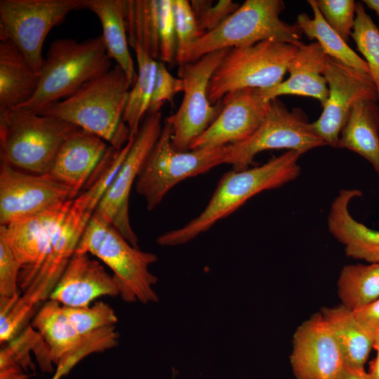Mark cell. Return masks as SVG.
<instances>
[{
  "label": "cell",
  "instance_id": "cell-1",
  "mask_svg": "<svg viewBox=\"0 0 379 379\" xmlns=\"http://www.w3.org/2000/svg\"><path fill=\"white\" fill-rule=\"evenodd\" d=\"M128 151L127 147L121 149L108 147L88 181L87 189L73 200L54 236L45 260L11 310L10 315L15 322L23 324L34 307L49 298Z\"/></svg>",
  "mask_w": 379,
  "mask_h": 379
},
{
  "label": "cell",
  "instance_id": "cell-2",
  "mask_svg": "<svg viewBox=\"0 0 379 379\" xmlns=\"http://www.w3.org/2000/svg\"><path fill=\"white\" fill-rule=\"evenodd\" d=\"M301 155L298 151L288 150L261 166L225 173L205 209L183 227L160 235L157 242L166 246L185 244L255 195L296 179L300 173L298 160Z\"/></svg>",
  "mask_w": 379,
  "mask_h": 379
},
{
  "label": "cell",
  "instance_id": "cell-3",
  "mask_svg": "<svg viewBox=\"0 0 379 379\" xmlns=\"http://www.w3.org/2000/svg\"><path fill=\"white\" fill-rule=\"evenodd\" d=\"M102 36L83 41L60 39L49 46L34 95L18 107L39 114L112 68Z\"/></svg>",
  "mask_w": 379,
  "mask_h": 379
},
{
  "label": "cell",
  "instance_id": "cell-4",
  "mask_svg": "<svg viewBox=\"0 0 379 379\" xmlns=\"http://www.w3.org/2000/svg\"><path fill=\"white\" fill-rule=\"evenodd\" d=\"M78 127L19 107L0 110V158L15 168L46 175L62 144Z\"/></svg>",
  "mask_w": 379,
  "mask_h": 379
},
{
  "label": "cell",
  "instance_id": "cell-5",
  "mask_svg": "<svg viewBox=\"0 0 379 379\" xmlns=\"http://www.w3.org/2000/svg\"><path fill=\"white\" fill-rule=\"evenodd\" d=\"M76 251L90 253L113 272L119 295L126 302H155L157 278L148 268L157 256L133 246L111 224L94 213Z\"/></svg>",
  "mask_w": 379,
  "mask_h": 379
},
{
  "label": "cell",
  "instance_id": "cell-6",
  "mask_svg": "<svg viewBox=\"0 0 379 379\" xmlns=\"http://www.w3.org/2000/svg\"><path fill=\"white\" fill-rule=\"evenodd\" d=\"M131 85L115 65L39 114L56 118L112 142L122 123Z\"/></svg>",
  "mask_w": 379,
  "mask_h": 379
},
{
  "label": "cell",
  "instance_id": "cell-7",
  "mask_svg": "<svg viewBox=\"0 0 379 379\" xmlns=\"http://www.w3.org/2000/svg\"><path fill=\"white\" fill-rule=\"evenodd\" d=\"M282 0H246L217 28L194 44L189 62L221 49L248 46L272 40L300 46L302 33L298 25L280 18Z\"/></svg>",
  "mask_w": 379,
  "mask_h": 379
},
{
  "label": "cell",
  "instance_id": "cell-8",
  "mask_svg": "<svg viewBox=\"0 0 379 379\" xmlns=\"http://www.w3.org/2000/svg\"><path fill=\"white\" fill-rule=\"evenodd\" d=\"M298 47L267 40L229 49L210 81L208 92L211 102L215 104L236 91L277 86L283 81Z\"/></svg>",
  "mask_w": 379,
  "mask_h": 379
},
{
  "label": "cell",
  "instance_id": "cell-9",
  "mask_svg": "<svg viewBox=\"0 0 379 379\" xmlns=\"http://www.w3.org/2000/svg\"><path fill=\"white\" fill-rule=\"evenodd\" d=\"M173 128L164 121L161 133L138 175L135 190L152 211L180 182L225 164V146L178 151L172 145Z\"/></svg>",
  "mask_w": 379,
  "mask_h": 379
},
{
  "label": "cell",
  "instance_id": "cell-10",
  "mask_svg": "<svg viewBox=\"0 0 379 379\" xmlns=\"http://www.w3.org/2000/svg\"><path fill=\"white\" fill-rule=\"evenodd\" d=\"M324 145L301 109H289L276 98L270 100L265 118L251 135L225 146V164H231L232 170L241 171L248 168L255 157L265 150L286 149L303 154Z\"/></svg>",
  "mask_w": 379,
  "mask_h": 379
},
{
  "label": "cell",
  "instance_id": "cell-11",
  "mask_svg": "<svg viewBox=\"0 0 379 379\" xmlns=\"http://www.w3.org/2000/svg\"><path fill=\"white\" fill-rule=\"evenodd\" d=\"M84 8V0H1L0 41L13 43L40 74L50 31L69 13Z\"/></svg>",
  "mask_w": 379,
  "mask_h": 379
},
{
  "label": "cell",
  "instance_id": "cell-12",
  "mask_svg": "<svg viewBox=\"0 0 379 379\" xmlns=\"http://www.w3.org/2000/svg\"><path fill=\"white\" fill-rule=\"evenodd\" d=\"M230 48L209 53L199 60L179 66L178 77L185 85L179 109L166 119L173 128L172 145L178 151H189L193 142L215 120L222 100L212 104L208 86L213 74Z\"/></svg>",
  "mask_w": 379,
  "mask_h": 379
},
{
  "label": "cell",
  "instance_id": "cell-13",
  "mask_svg": "<svg viewBox=\"0 0 379 379\" xmlns=\"http://www.w3.org/2000/svg\"><path fill=\"white\" fill-rule=\"evenodd\" d=\"M161 112L147 114L95 213L114 227L134 247L138 239L129 220L128 201L133 187L149 153L161 133Z\"/></svg>",
  "mask_w": 379,
  "mask_h": 379
},
{
  "label": "cell",
  "instance_id": "cell-14",
  "mask_svg": "<svg viewBox=\"0 0 379 379\" xmlns=\"http://www.w3.org/2000/svg\"><path fill=\"white\" fill-rule=\"evenodd\" d=\"M324 75L328 95L321 115L311 126L326 145L338 148L340 132L354 105L362 100H378L377 91L368 74L328 56Z\"/></svg>",
  "mask_w": 379,
  "mask_h": 379
},
{
  "label": "cell",
  "instance_id": "cell-15",
  "mask_svg": "<svg viewBox=\"0 0 379 379\" xmlns=\"http://www.w3.org/2000/svg\"><path fill=\"white\" fill-rule=\"evenodd\" d=\"M69 199H74L71 188L48 175L20 172L1 161V225L6 226Z\"/></svg>",
  "mask_w": 379,
  "mask_h": 379
},
{
  "label": "cell",
  "instance_id": "cell-16",
  "mask_svg": "<svg viewBox=\"0 0 379 379\" xmlns=\"http://www.w3.org/2000/svg\"><path fill=\"white\" fill-rule=\"evenodd\" d=\"M73 200L6 225L7 239L21 267L18 285L22 289L29 285L42 265Z\"/></svg>",
  "mask_w": 379,
  "mask_h": 379
},
{
  "label": "cell",
  "instance_id": "cell-17",
  "mask_svg": "<svg viewBox=\"0 0 379 379\" xmlns=\"http://www.w3.org/2000/svg\"><path fill=\"white\" fill-rule=\"evenodd\" d=\"M290 364L296 379H338L345 364L334 335L321 312L295 330Z\"/></svg>",
  "mask_w": 379,
  "mask_h": 379
},
{
  "label": "cell",
  "instance_id": "cell-18",
  "mask_svg": "<svg viewBox=\"0 0 379 379\" xmlns=\"http://www.w3.org/2000/svg\"><path fill=\"white\" fill-rule=\"evenodd\" d=\"M270 102L260 89L246 88L226 95L220 114L190 150L219 148L246 140L263 121Z\"/></svg>",
  "mask_w": 379,
  "mask_h": 379
},
{
  "label": "cell",
  "instance_id": "cell-19",
  "mask_svg": "<svg viewBox=\"0 0 379 379\" xmlns=\"http://www.w3.org/2000/svg\"><path fill=\"white\" fill-rule=\"evenodd\" d=\"M103 295H119L113 275L87 253L75 251L49 299L63 306L85 307Z\"/></svg>",
  "mask_w": 379,
  "mask_h": 379
},
{
  "label": "cell",
  "instance_id": "cell-20",
  "mask_svg": "<svg viewBox=\"0 0 379 379\" xmlns=\"http://www.w3.org/2000/svg\"><path fill=\"white\" fill-rule=\"evenodd\" d=\"M107 147L103 139L78 128L62 144L47 175L70 187L75 199Z\"/></svg>",
  "mask_w": 379,
  "mask_h": 379
},
{
  "label": "cell",
  "instance_id": "cell-21",
  "mask_svg": "<svg viewBox=\"0 0 379 379\" xmlns=\"http://www.w3.org/2000/svg\"><path fill=\"white\" fill-rule=\"evenodd\" d=\"M327 57L317 42L303 44L288 64L287 79L274 87L260 89L262 95L267 101L285 95L310 97L323 106L328 95L324 75Z\"/></svg>",
  "mask_w": 379,
  "mask_h": 379
},
{
  "label": "cell",
  "instance_id": "cell-22",
  "mask_svg": "<svg viewBox=\"0 0 379 379\" xmlns=\"http://www.w3.org/2000/svg\"><path fill=\"white\" fill-rule=\"evenodd\" d=\"M361 195V191L357 189H341L331 204L328 229L345 246L348 257L379 263V231L355 220L349 211L350 201Z\"/></svg>",
  "mask_w": 379,
  "mask_h": 379
},
{
  "label": "cell",
  "instance_id": "cell-23",
  "mask_svg": "<svg viewBox=\"0 0 379 379\" xmlns=\"http://www.w3.org/2000/svg\"><path fill=\"white\" fill-rule=\"evenodd\" d=\"M84 3L85 8L94 13L101 23L107 55L121 68L132 86L137 72L128 48L127 0H84Z\"/></svg>",
  "mask_w": 379,
  "mask_h": 379
},
{
  "label": "cell",
  "instance_id": "cell-24",
  "mask_svg": "<svg viewBox=\"0 0 379 379\" xmlns=\"http://www.w3.org/2000/svg\"><path fill=\"white\" fill-rule=\"evenodd\" d=\"M39 74L11 41H0V110L18 107L34 94Z\"/></svg>",
  "mask_w": 379,
  "mask_h": 379
},
{
  "label": "cell",
  "instance_id": "cell-25",
  "mask_svg": "<svg viewBox=\"0 0 379 379\" xmlns=\"http://www.w3.org/2000/svg\"><path fill=\"white\" fill-rule=\"evenodd\" d=\"M362 100L352 109L339 137L338 148L352 151L373 167L379 177V106Z\"/></svg>",
  "mask_w": 379,
  "mask_h": 379
},
{
  "label": "cell",
  "instance_id": "cell-26",
  "mask_svg": "<svg viewBox=\"0 0 379 379\" xmlns=\"http://www.w3.org/2000/svg\"><path fill=\"white\" fill-rule=\"evenodd\" d=\"M320 312L334 335L345 366L364 368L373 348V335L342 304L323 307Z\"/></svg>",
  "mask_w": 379,
  "mask_h": 379
},
{
  "label": "cell",
  "instance_id": "cell-27",
  "mask_svg": "<svg viewBox=\"0 0 379 379\" xmlns=\"http://www.w3.org/2000/svg\"><path fill=\"white\" fill-rule=\"evenodd\" d=\"M36 328L46 344L53 364L57 365L67 354L81 345L86 336L74 328L63 306L53 300L44 304L33 320Z\"/></svg>",
  "mask_w": 379,
  "mask_h": 379
},
{
  "label": "cell",
  "instance_id": "cell-28",
  "mask_svg": "<svg viewBox=\"0 0 379 379\" xmlns=\"http://www.w3.org/2000/svg\"><path fill=\"white\" fill-rule=\"evenodd\" d=\"M313 18L302 13L297 16L295 24L310 40H316L324 53L343 64L357 71L369 74L368 65L324 20L319 11L316 0H308Z\"/></svg>",
  "mask_w": 379,
  "mask_h": 379
},
{
  "label": "cell",
  "instance_id": "cell-29",
  "mask_svg": "<svg viewBox=\"0 0 379 379\" xmlns=\"http://www.w3.org/2000/svg\"><path fill=\"white\" fill-rule=\"evenodd\" d=\"M138 63L137 78L131 87L122 115V122L129 131V138L136 136L140 124L148 114L157 77L158 61L138 45L133 48Z\"/></svg>",
  "mask_w": 379,
  "mask_h": 379
},
{
  "label": "cell",
  "instance_id": "cell-30",
  "mask_svg": "<svg viewBox=\"0 0 379 379\" xmlns=\"http://www.w3.org/2000/svg\"><path fill=\"white\" fill-rule=\"evenodd\" d=\"M337 286L341 304L351 311L373 302L379 298V263L344 266Z\"/></svg>",
  "mask_w": 379,
  "mask_h": 379
},
{
  "label": "cell",
  "instance_id": "cell-31",
  "mask_svg": "<svg viewBox=\"0 0 379 379\" xmlns=\"http://www.w3.org/2000/svg\"><path fill=\"white\" fill-rule=\"evenodd\" d=\"M126 24L129 46L159 59V0H127Z\"/></svg>",
  "mask_w": 379,
  "mask_h": 379
},
{
  "label": "cell",
  "instance_id": "cell-32",
  "mask_svg": "<svg viewBox=\"0 0 379 379\" xmlns=\"http://www.w3.org/2000/svg\"><path fill=\"white\" fill-rule=\"evenodd\" d=\"M351 37L368 65L379 101V28L361 2L357 3L356 18Z\"/></svg>",
  "mask_w": 379,
  "mask_h": 379
},
{
  "label": "cell",
  "instance_id": "cell-33",
  "mask_svg": "<svg viewBox=\"0 0 379 379\" xmlns=\"http://www.w3.org/2000/svg\"><path fill=\"white\" fill-rule=\"evenodd\" d=\"M63 310L74 328L81 336L114 326L117 322L114 310L103 301L96 302L91 307L63 306Z\"/></svg>",
  "mask_w": 379,
  "mask_h": 379
},
{
  "label": "cell",
  "instance_id": "cell-34",
  "mask_svg": "<svg viewBox=\"0 0 379 379\" xmlns=\"http://www.w3.org/2000/svg\"><path fill=\"white\" fill-rule=\"evenodd\" d=\"M177 35L176 61L179 66L188 63L194 44L201 37L190 2L173 0Z\"/></svg>",
  "mask_w": 379,
  "mask_h": 379
},
{
  "label": "cell",
  "instance_id": "cell-35",
  "mask_svg": "<svg viewBox=\"0 0 379 379\" xmlns=\"http://www.w3.org/2000/svg\"><path fill=\"white\" fill-rule=\"evenodd\" d=\"M316 4L326 22L347 42L354 25L357 3L354 0H316Z\"/></svg>",
  "mask_w": 379,
  "mask_h": 379
},
{
  "label": "cell",
  "instance_id": "cell-36",
  "mask_svg": "<svg viewBox=\"0 0 379 379\" xmlns=\"http://www.w3.org/2000/svg\"><path fill=\"white\" fill-rule=\"evenodd\" d=\"M190 2L202 36L217 28L240 6L232 0H219L216 3L210 0Z\"/></svg>",
  "mask_w": 379,
  "mask_h": 379
},
{
  "label": "cell",
  "instance_id": "cell-37",
  "mask_svg": "<svg viewBox=\"0 0 379 379\" xmlns=\"http://www.w3.org/2000/svg\"><path fill=\"white\" fill-rule=\"evenodd\" d=\"M21 267L7 239L6 226H0V297L13 298L18 291Z\"/></svg>",
  "mask_w": 379,
  "mask_h": 379
},
{
  "label": "cell",
  "instance_id": "cell-38",
  "mask_svg": "<svg viewBox=\"0 0 379 379\" xmlns=\"http://www.w3.org/2000/svg\"><path fill=\"white\" fill-rule=\"evenodd\" d=\"M159 59L171 64L176 60L177 35L173 0H159Z\"/></svg>",
  "mask_w": 379,
  "mask_h": 379
},
{
  "label": "cell",
  "instance_id": "cell-39",
  "mask_svg": "<svg viewBox=\"0 0 379 379\" xmlns=\"http://www.w3.org/2000/svg\"><path fill=\"white\" fill-rule=\"evenodd\" d=\"M184 82L180 77L173 76L165 63L158 61L154 92L148 114L161 112L166 102H171L177 93L184 91Z\"/></svg>",
  "mask_w": 379,
  "mask_h": 379
},
{
  "label": "cell",
  "instance_id": "cell-40",
  "mask_svg": "<svg viewBox=\"0 0 379 379\" xmlns=\"http://www.w3.org/2000/svg\"><path fill=\"white\" fill-rule=\"evenodd\" d=\"M359 322L375 336L379 333V298L373 302L352 311Z\"/></svg>",
  "mask_w": 379,
  "mask_h": 379
},
{
  "label": "cell",
  "instance_id": "cell-41",
  "mask_svg": "<svg viewBox=\"0 0 379 379\" xmlns=\"http://www.w3.org/2000/svg\"><path fill=\"white\" fill-rule=\"evenodd\" d=\"M0 379H29V376L20 365L0 354Z\"/></svg>",
  "mask_w": 379,
  "mask_h": 379
},
{
  "label": "cell",
  "instance_id": "cell-42",
  "mask_svg": "<svg viewBox=\"0 0 379 379\" xmlns=\"http://www.w3.org/2000/svg\"><path fill=\"white\" fill-rule=\"evenodd\" d=\"M338 379H373L368 371L364 368L345 366Z\"/></svg>",
  "mask_w": 379,
  "mask_h": 379
},
{
  "label": "cell",
  "instance_id": "cell-43",
  "mask_svg": "<svg viewBox=\"0 0 379 379\" xmlns=\"http://www.w3.org/2000/svg\"><path fill=\"white\" fill-rule=\"evenodd\" d=\"M54 375L51 379H61V378L67 375L71 369L74 366V364L69 359H62L57 365Z\"/></svg>",
  "mask_w": 379,
  "mask_h": 379
},
{
  "label": "cell",
  "instance_id": "cell-44",
  "mask_svg": "<svg viewBox=\"0 0 379 379\" xmlns=\"http://www.w3.org/2000/svg\"><path fill=\"white\" fill-rule=\"evenodd\" d=\"M373 379H379V352L371 361L368 371Z\"/></svg>",
  "mask_w": 379,
  "mask_h": 379
},
{
  "label": "cell",
  "instance_id": "cell-45",
  "mask_svg": "<svg viewBox=\"0 0 379 379\" xmlns=\"http://www.w3.org/2000/svg\"><path fill=\"white\" fill-rule=\"evenodd\" d=\"M362 2L364 5L374 11L379 16V0H364Z\"/></svg>",
  "mask_w": 379,
  "mask_h": 379
},
{
  "label": "cell",
  "instance_id": "cell-46",
  "mask_svg": "<svg viewBox=\"0 0 379 379\" xmlns=\"http://www.w3.org/2000/svg\"><path fill=\"white\" fill-rule=\"evenodd\" d=\"M373 349H375L377 352H379V333H378L374 338Z\"/></svg>",
  "mask_w": 379,
  "mask_h": 379
}]
</instances>
